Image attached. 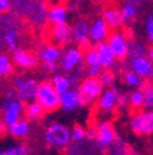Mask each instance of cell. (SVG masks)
<instances>
[{
    "label": "cell",
    "mask_w": 153,
    "mask_h": 155,
    "mask_svg": "<svg viewBox=\"0 0 153 155\" xmlns=\"http://www.w3.org/2000/svg\"><path fill=\"white\" fill-rule=\"evenodd\" d=\"M44 139L50 148L63 150L67 148L70 145V142L72 140L71 130L61 123H54L45 129Z\"/></svg>",
    "instance_id": "obj_1"
},
{
    "label": "cell",
    "mask_w": 153,
    "mask_h": 155,
    "mask_svg": "<svg viewBox=\"0 0 153 155\" xmlns=\"http://www.w3.org/2000/svg\"><path fill=\"white\" fill-rule=\"evenodd\" d=\"M103 84L99 80V78H92L88 76L81 81L79 85V94H80V100L81 106H86L92 104L94 100L99 99V96L103 92Z\"/></svg>",
    "instance_id": "obj_2"
},
{
    "label": "cell",
    "mask_w": 153,
    "mask_h": 155,
    "mask_svg": "<svg viewBox=\"0 0 153 155\" xmlns=\"http://www.w3.org/2000/svg\"><path fill=\"white\" fill-rule=\"evenodd\" d=\"M37 101L44 107L47 112H53L60 107V94L55 90L52 81H43L39 85Z\"/></svg>",
    "instance_id": "obj_3"
},
{
    "label": "cell",
    "mask_w": 153,
    "mask_h": 155,
    "mask_svg": "<svg viewBox=\"0 0 153 155\" xmlns=\"http://www.w3.org/2000/svg\"><path fill=\"white\" fill-rule=\"evenodd\" d=\"M25 112L23 101L18 97L15 99H5L3 102V127L11 126L15 122L20 121L22 117V113Z\"/></svg>",
    "instance_id": "obj_4"
},
{
    "label": "cell",
    "mask_w": 153,
    "mask_h": 155,
    "mask_svg": "<svg viewBox=\"0 0 153 155\" xmlns=\"http://www.w3.org/2000/svg\"><path fill=\"white\" fill-rule=\"evenodd\" d=\"M39 83L36 79H25V78H16L15 79V89L17 91V97L23 102H31L37 100Z\"/></svg>",
    "instance_id": "obj_5"
},
{
    "label": "cell",
    "mask_w": 153,
    "mask_h": 155,
    "mask_svg": "<svg viewBox=\"0 0 153 155\" xmlns=\"http://www.w3.org/2000/svg\"><path fill=\"white\" fill-rule=\"evenodd\" d=\"M131 130L139 135L153 134V111H145L136 113L130 120Z\"/></svg>",
    "instance_id": "obj_6"
},
{
    "label": "cell",
    "mask_w": 153,
    "mask_h": 155,
    "mask_svg": "<svg viewBox=\"0 0 153 155\" xmlns=\"http://www.w3.org/2000/svg\"><path fill=\"white\" fill-rule=\"evenodd\" d=\"M108 43L111 47L114 54H115L117 59H125L127 54L130 53V47L126 41V38L120 32H114L108 37Z\"/></svg>",
    "instance_id": "obj_7"
},
{
    "label": "cell",
    "mask_w": 153,
    "mask_h": 155,
    "mask_svg": "<svg viewBox=\"0 0 153 155\" xmlns=\"http://www.w3.org/2000/svg\"><path fill=\"white\" fill-rule=\"evenodd\" d=\"M119 89L117 86H110L105 91L102 92V95L98 99V107L103 112H110L119 106Z\"/></svg>",
    "instance_id": "obj_8"
},
{
    "label": "cell",
    "mask_w": 153,
    "mask_h": 155,
    "mask_svg": "<svg viewBox=\"0 0 153 155\" xmlns=\"http://www.w3.org/2000/svg\"><path fill=\"white\" fill-rule=\"evenodd\" d=\"M115 139H117V134L111 123L107 121L99 122L97 126V137H95L97 144L101 148H108L115 142Z\"/></svg>",
    "instance_id": "obj_9"
},
{
    "label": "cell",
    "mask_w": 153,
    "mask_h": 155,
    "mask_svg": "<svg viewBox=\"0 0 153 155\" xmlns=\"http://www.w3.org/2000/svg\"><path fill=\"white\" fill-rule=\"evenodd\" d=\"M79 106H81L79 90H75L71 87L65 92L60 94V107L64 111L71 112V111H75Z\"/></svg>",
    "instance_id": "obj_10"
},
{
    "label": "cell",
    "mask_w": 153,
    "mask_h": 155,
    "mask_svg": "<svg viewBox=\"0 0 153 155\" xmlns=\"http://www.w3.org/2000/svg\"><path fill=\"white\" fill-rule=\"evenodd\" d=\"M108 24L104 18H98L95 20L92 26L89 27V38L95 42V43H99L105 41L108 36H109V31H108Z\"/></svg>",
    "instance_id": "obj_11"
},
{
    "label": "cell",
    "mask_w": 153,
    "mask_h": 155,
    "mask_svg": "<svg viewBox=\"0 0 153 155\" xmlns=\"http://www.w3.org/2000/svg\"><path fill=\"white\" fill-rule=\"evenodd\" d=\"M131 69L136 74H139L140 76H142L143 79L145 78L149 79V75L153 70V62L148 57H145V55L136 57V58H133L131 62Z\"/></svg>",
    "instance_id": "obj_12"
},
{
    "label": "cell",
    "mask_w": 153,
    "mask_h": 155,
    "mask_svg": "<svg viewBox=\"0 0 153 155\" xmlns=\"http://www.w3.org/2000/svg\"><path fill=\"white\" fill-rule=\"evenodd\" d=\"M14 62L23 69H31L37 64V57L28 51L17 48L12 52Z\"/></svg>",
    "instance_id": "obj_13"
},
{
    "label": "cell",
    "mask_w": 153,
    "mask_h": 155,
    "mask_svg": "<svg viewBox=\"0 0 153 155\" xmlns=\"http://www.w3.org/2000/svg\"><path fill=\"white\" fill-rule=\"evenodd\" d=\"M97 51L99 53V58H101V65L104 67L105 69L110 68L114 62H115L117 59V57L115 54H114L111 47L109 46L108 42H99L98 46H97Z\"/></svg>",
    "instance_id": "obj_14"
},
{
    "label": "cell",
    "mask_w": 153,
    "mask_h": 155,
    "mask_svg": "<svg viewBox=\"0 0 153 155\" xmlns=\"http://www.w3.org/2000/svg\"><path fill=\"white\" fill-rule=\"evenodd\" d=\"M71 37H72V30L66 25V22L54 25V27H53V38L58 45L69 43Z\"/></svg>",
    "instance_id": "obj_15"
},
{
    "label": "cell",
    "mask_w": 153,
    "mask_h": 155,
    "mask_svg": "<svg viewBox=\"0 0 153 155\" xmlns=\"http://www.w3.org/2000/svg\"><path fill=\"white\" fill-rule=\"evenodd\" d=\"M81 52L77 48H70L69 51H66V53L63 57V69L65 71H70L72 70L76 65H79L81 62Z\"/></svg>",
    "instance_id": "obj_16"
},
{
    "label": "cell",
    "mask_w": 153,
    "mask_h": 155,
    "mask_svg": "<svg viewBox=\"0 0 153 155\" xmlns=\"http://www.w3.org/2000/svg\"><path fill=\"white\" fill-rule=\"evenodd\" d=\"M30 129H31V127H30L28 120L26 121V120H22V118L8 127L9 134L12 135L14 138H23V137H26V135L30 133Z\"/></svg>",
    "instance_id": "obj_17"
},
{
    "label": "cell",
    "mask_w": 153,
    "mask_h": 155,
    "mask_svg": "<svg viewBox=\"0 0 153 155\" xmlns=\"http://www.w3.org/2000/svg\"><path fill=\"white\" fill-rule=\"evenodd\" d=\"M45 112L44 107L38 102L37 100L34 101H31L27 104V107L25 108V114H26V117L28 121H37V120H39L43 113Z\"/></svg>",
    "instance_id": "obj_18"
},
{
    "label": "cell",
    "mask_w": 153,
    "mask_h": 155,
    "mask_svg": "<svg viewBox=\"0 0 153 155\" xmlns=\"http://www.w3.org/2000/svg\"><path fill=\"white\" fill-rule=\"evenodd\" d=\"M52 84H53V86L55 87V90L58 91L59 94H63L66 90L71 89L72 79L71 78H67V76H64L61 74H55L52 78Z\"/></svg>",
    "instance_id": "obj_19"
},
{
    "label": "cell",
    "mask_w": 153,
    "mask_h": 155,
    "mask_svg": "<svg viewBox=\"0 0 153 155\" xmlns=\"http://www.w3.org/2000/svg\"><path fill=\"white\" fill-rule=\"evenodd\" d=\"M103 16H104V20L107 21V24L110 27H119L123 24V21H124L123 11H119L117 9H108V10H105Z\"/></svg>",
    "instance_id": "obj_20"
},
{
    "label": "cell",
    "mask_w": 153,
    "mask_h": 155,
    "mask_svg": "<svg viewBox=\"0 0 153 155\" xmlns=\"http://www.w3.org/2000/svg\"><path fill=\"white\" fill-rule=\"evenodd\" d=\"M72 37L75 38L76 42L83 43L87 41L89 37V27L86 22H79L76 24L75 27L72 28Z\"/></svg>",
    "instance_id": "obj_21"
},
{
    "label": "cell",
    "mask_w": 153,
    "mask_h": 155,
    "mask_svg": "<svg viewBox=\"0 0 153 155\" xmlns=\"http://www.w3.org/2000/svg\"><path fill=\"white\" fill-rule=\"evenodd\" d=\"M39 57L43 63H56V61L60 58V51L55 46H48L42 49Z\"/></svg>",
    "instance_id": "obj_22"
},
{
    "label": "cell",
    "mask_w": 153,
    "mask_h": 155,
    "mask_svg": "<svg viewBox=\"0 0 153 155\" xmlns=\"http://www.w3.org/2000/svg\"><path fill=\"white\" fill-rule=\"evenodd\" d=\"M66 18H67V12H66V9L63 8V6H58V5H56L49 12V20L54 25L66 22Z\"/></svg>",
    "instance_id": "obj_23"
},
{
    "label": "cell",
    "mask_w": 153,
    "mask_h": 155,
    "mask_svg": "<svg viewBox=\"0 0 153 155\" xmlns=\"http://www.w3.org/2000/svg\"><path fill=\"white\" fill-rule=\"evenodd\" d=\"M124 80H125V84L127 86L133 87V89H140L143 86V78L140 76L139 74H136L133 70L127 71L124 75Z\"/></svg>",
    "instance_id": "obj_24"
},
{
    "label": "cell",
    "mask_w": 153,
    "mask_h": 155,
    "mask_svg": "<svg viewBox=\"0 0 153 155\" xmlns=\"http://www.w3.org/2000/svg\"><path fill=\"white\" fill-rule=\"evenodd\" d=\"M83 59L85 63L88 67H102L101 65V58L97 48H89L83 54Z\"/></svg>",
    "instance_id": "obj_25"
},
{
    "label": "cell",
    "mask_w": 153,
    "mask_h": 155,
    "mask_svg": "<svg viewBox=\"0 0 153 155\" xmlns=\"http://www.w3.org/2000/svg\"><path fill=\"white\" fill-rule=\"evenodd\" d=\"M129 102L133 108L145 107V92L143 90L135 89L129 96Z\"/></svg>",
    "instance_id": "obj_26"
},
{
    "label": "cell",
    "mask_w": 153,
    "mask_h": 155,
    "mask_svg": "<svg viewBox=\"0 0 153 155\" xmlns=\"http://www.w3.org/2000/svg\"><path fill=\"white\" fill-rule=\"evenodd\" d=\"M28 149L23 144H12L2 150L0 155H28Z\"/></svg>",
    "instance_id": "obj_27"
},
{
    "label": "cell",
    "mask_w": 153,
    "mask_h": 155,
    "mask_svg": "<svg viewBox=\"0 0 153 155\" xmlns=\"http://www.w3.org/2000/svg\"><path fill=\"white\" fill-rule=\"evenodd\" d=\"M12 71V63L6 54L0 55V74L2 76H6Z\"/></svg>",
    "instance_id": "obj_28"
},
{
    "label": "cell",
    "mask_w": 153,
    "mask_h": 155,
    "mask_svg": "<svg viewBox=\"0 0 153 155\" xmlns=\"http://www.w3.org/2000/svg\"><path fill=\"white\" fill-rule=\"evenodd\" d=\"M4 41H5V45L9 51L14 52L15 49H17V35L15 31H8L5 33Z\"/></svg>",
    "instance_id": "obj_29"
},
{
    "label": "cell",
    "mask_w": 153,
    "mask_h": 155,
    "mask_svg": "<svg viewBox=\"0 0 153 155\" xmlns=\"http://www.w3.org/2000/svg\"><path fill=\"white\" fill-rule=\"evenodd\" d=\"M142 90L145 92V107L146 108L153 107V85L146 84L142 86Z\"/></svg>",
    "instance_id": "obj_30"
},
{
    "label": "cell",
    "mask_w": 153,
    "mask_h": 155,
    "mask_svg": "<svg viewBox=\"0 0 153 155\" xmlns=\"http://www.w3.org/2000/svg\"><path fill=\"white\" fill-rule=\"evenodd\" d=\"M99 80L102 81V84H103V86H105V87H110V86H113V84H114V81H115V75H114L110 70H103L102 73H101V75H99Z\"/></svg>",
    "instance_id": "obj_31"
},
{
    "label": "cell",
    "mask_w": 153,
    "mask_h": 155,
    "mask_svg": "<svg viewBox=\"0 0 153 155\" xmlns=\"http://www.w3.org/2000/svg\"><path fill=\"white\" fill-rule=\"evenodd\" d=\"M71 137L73 142H82L85 138H87V130L80 126H75L71 129Z\"/></svg>",
    "instance_id": "obj_32"
},
{
    "label": "cell",
    "mask_w": 153,
    "mask_h": 155,
    "mask_svg": "<svg viewBox=\"0 0 153 155\" xmlns=\"http://www.w3.org/2000/svg\"><path fill=\"white\" fill-rule=\"evenodd\" d=\"M136 16V9L131 6V5H126L123 9V17L124 20H130V18H133Z\"/></svg>",
    "instance_id": "obj_33"
},
{
    "label": "cell",
    "mask_w": 153,
    "mask_h": 155,
    "mask_svg": "<svg viewBox=\"0 0 153 155\" xmlns=\"http://www.w3.org/2000/svg\"><path fill=\"white\" fill-rule=\"evenodd\" d=\"M146 31H147V36L148 40L151 42H153V16H148L146 20Z\"/></svg>",
    "instance_id": "obj_34"
},
{
    "label": "cell",
    "mask_w": 153,
    "mask_h": 155,
    "mask_svg": "<svg viewBox=\"0 0 153 155\" xmlns=\"http://www.w3.org/2000/svg\"><path fill=\"white\" fill-rule=\"evenodd\" d=\"M132 54H133V57H143L145 54H147V51L143 48V46H141V45H133L132 46V48H131V51H130Z\"/></svg>",
    "instance_id": "obj_35"
},
{
    "label": "cell",
    "mask_w": 153,
    "mask_h": 155,
    "mask_svg": "<svg viewBox=\"0 0 153 155\" xmlns=\"http://www.w3.org/2000/svg\"><path fill=\"white\" fill-rule=\"evenodd\" d=\"M101 73H102L101 67H88L87 69V75L92 78H99Z\"/></svg>",
    "instance_id": "obj_36"
},
{
    "label": "cell",
    "mask_w": 153,
    "mask_h": 155,
    "mask_svg": "<svg viewBox=\"0 0 153 155\" xmlns=\"http://www.w3.org/2000/svg\"><path fill=\"white\" fill-rule=\"evenodd\" d=\"M43 65L50 73H55L56 69H58V67H56V63H43Z\"/></svg>",
    "instance_id": "obj_37"
},
{
    "label": "cell",
    "mask_w": 153,
    "mask_h": 155,
    "mask_svg": "<svg viewBox=\"0 0 153 155\" xmlns=\"http://www.w3.org/2000/svg\"><path fill=\"white\" fill-rule=\"evenodd\" d=\"M9 9H10V2L9 0H0V10L4 12V11H8Z\"/></svg>",
    "instance_id": "obj_38"
},
{
    "label": "cell",
    "mask_w": 153,
    "mask_h": 155,
    "mask_svg": "<svg viewBox=\"0 0 153 155\" xmlns=\"http://www.w3.org/2000/svg\"><path fill=\"white\" fill-rule=\"evenodd\" d=\"M97 137V128H91L87 130V138L88 139H95Z\"/></svg>",
    "instance_id": "obj_39"
},
{
    "label": "cell",
    "mask_w": 153,
    "mask_h": 155,
    "mask_svg": "<svg viewBox=\"0 0 153 155\" xmlns=\"http://www.w3.org/2000/svg\"><path fill=\"white\" fill-rule=\"evenodd\" d=\"M147 57H148L149 59L153 62V46H152V47H149V48L147 49Z\"/></svg>",
    "instance_id": "obj_40"
},
{
    "label": "cell",
    "mask_w": 153,
    "mask_h": 155,
    "mask_svg": "<svg viewBox=\"0 0 153 155\" xmlns=\"http://www.w3.org/2000/svg\"><path fill=\"white\" fill-rule=\"evenodd\" d=\"M125 155H127V154H125Z\"/></svg>",
    "instance_id": "obj_41"
}]
</instances>
